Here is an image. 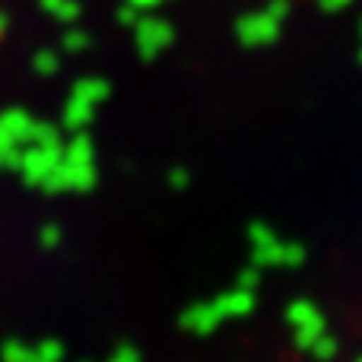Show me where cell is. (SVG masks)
Wrapping results in <instances>:
<instances>
[{
    "label": "cell",
    "instance_id": "obj_4",
    "mask_svg": "<svg viewBox=\"0 0 362 362\" xmlns=\"http://www.w3.org/2000/svg\"><path fill=\"white\" fill-rule=\"evenodd\" d=\"M308 353H312L318 362H327V359H334L340 353V344H337V337H331V334H321V337L308 346Z\"/></svg>",
    "mask_w": 362,
    "mask_h": 362
},
{
    "label": "cell",
    "instance_id": "obj_1",
    "mask_svg": "<svg viewBox=\"0 0 362 362\" xmlns=\"http://www.w3.org/2000/svg\"><path fill=\"white\" fill-rule=\"evenodd\" d=\"M248 245H251V264L257 270L267 267H302L308 257L302 242H286L276 235L274 226L251 223L248 226Z\"/></svg>",
    "mask_w": 362,
    "mask_h": 362
},
{
    "label": "cell",
    "instance_id": "obj_2",
    "mask_svg": "<svg viewBox=\"0 0 362 362\" xmlns=\"http://www.w3.org/2000/svg\"><path fill=\"white\" fill-rule=\"evenodd\" d=\"M255 305H257V299H255V293L251 289H229V293H223V296H216L213 302H204V305H197V308H191L187 312V327H194V331H213V327H219L223 321H229V318H245V315H251L255 312Z\"/></svg>",
    "mask_w": 362,
    "mask_h": 362
},
{
    "label": "cell",
    "instance_id": "obj_6",
    "mask_svg": "<svg viewBox=\"0 0 362 362\" xmlns=\"http://www.w3.org/2000/svg\"><path fill=\"white\" fill-rule=\"evenodd\" d=\"M353 362H362V356H359V359H353Z\"/></svg>",
    "mask_w": 362,
    "mask_h": 362
},
{
    "label": "cell",
    "instance_id": "obj_5",
    "mask_svg": "<svg viewBox=\"0 0 362 362\" xmlns=\"http://www.w3.org/2000/svg\"><path fill=\"white\" fill-rule=\"evenodd\" d=\"M257 283H261V270L257 267H248V270L238 274V289H251V293H255Z\"/></svg>",
    "mask_w": 362,
    "mask_h": 362
},
{
    "label": "cell",
    "instance_id": "obj_3",
    "mask_svg": "<svg viewBox=\"0 0 362 362\" xmlns=\"http://www.w3.org/2000/svg\"><path fill=\"white\" fill-rule=\"evenodd\" d=\"M286 325L293 331L296 346L308 350L321 334H327V318L321 315V308L312 299H293L286 305Z\"/></svg>",
    "mask_w": 362,
    "mask_h": 362
}]
</instances>
